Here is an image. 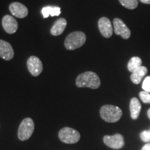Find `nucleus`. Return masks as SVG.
I'll return each instance as SVG.
<instances>
[{
    "mask_svg": "<svg viewBox=\"0 0 150 150\" xmlns=\"http://www.w3.org/2000/svg\"><path fill=\"white\" fill-rule=\"evenodd\" d=\"M76 85L78 88H89L97 89L101 85L100 79L96 73L87 71L79 75L76 79Z\"/></svg>",
    "mask_w": 150,
    "mask_h": 150,
    "instance_id": "f257e3e1",
    "label": "nucleus"
},
{
    "mask_svg": "<svg viewBox=\"0 0 150 150\" xmlns=\"http://www.w3.org/2000/svg\"><path fill=\"white\" fill-rule=\"evenodd\" d=\"M100 116L106 122H117L122 116V110L118 106L113 105H104L100 108Z\"/></svg>",
    "mask_w": 150,
    "mask_h": 150,
    "instance_id": "f03ea898",
    "label": "nucleus"
},
{
    "mask_svg": "<svg viewBox=\"0 0 150 150\" xmlns=\"http://www.w3.org/2000/svg\"><path fill=\"white\" fill-rule=\"evenodd\" d=\"M86 35L82 31H74L67 35L64 45L67 50H74L85 44Z\"/></svg>",
    "mask_w": 150,
    "mask_h": 150,
    "instance_id": "7ed1b4c3",
    "label": "nucleus"
},
{
    "mask_svg": "<svg viewBox=\"0 0 150 150\" xmlns=\"http://www.w3.org/2000/svg\"><path fill=\"white\" fill-rule=\"evenodd\" d=\"M34 122L30 117L24 118L18 129V138L22 141L29 140L34 131Z\"/></svg>",
    "mask_w": 150,
    "mask_h": 150,
    "instance_id": "20e7f679",
    "label": "nucleus"
},
{
    "mask_svg": "<svg viewBox=\"0 0 150 150\" xmlns=\"http://www.w3.org/2000/svg\"><path fill=\"white\" fill-rule=\"evenodd\" d=\"M59 138L64 143L75 144L80 140L79 132L70 127H63L59 132Z\"/></svg>",
    "mask_w": 150,
    "mask_h": 150,
    "instance_id": "39448f33",
    "label": "nucleus"
},
{
    "mask_svg": "<svg viewBox=\"0 0 150 150\" xmlns=\"http://www.w3.org/2000/svg\"><path fill=\"white\" fill-rule=\"evenodd\" d=\"M104 144L114 149H121L125 145V140L121 134H116L113 136H105L103 138Z\"/></svg>",
    "mask_w": 150,
    "mask_h": 150,
    "instance_id": "423d86ee",
    "label": "nucleus"
},
{
    "mask_svg": "<svg viewBox=\"0 0 150 150\" xmlns=\"http://www.w3.org/2000/svg\"><path fill=\"white\" fill-rule=\"evenodd\" d=\"M113 31L116 35H120L122 38L127 40L131 36V31L121 19L115 18L113 20Z\"/></svg>",
    "mask_w": 150,
    "mask_h": 150,
    "instance_id": "0eeeda50",
    "label": "nucleus"
},
{
    "mask_svg": "<svg viewBox=\"0 0 150 150\" xmlns=\"http://www.w3.org/2000/svg\"><path fill=\"white\" fill-rule=\"evenodd\" d=\"M27 68L32 76H38L42 72L43 65L38 58L35 56H31L27 60Z\"/></svg>",
    "mask_w": 150,
    "mask_h": 150,
    "instance_id": "6e6552de",
    "label": "nucleus"
},
{
    "mask_svg": "<svg viewBox=\"0 0 150 150\" xmlns=\"http://www.w3.org/2000/svg\"><path fill=\"white\" fill-rule=\"evenodd\" d=\"M98 28L101 34L104 38H108L112 36L113 33V27H112L111 22L106 17H102L98 21Z\"/></svg>",
    "mask_w": 150,
    "mask_h": 150,
    "instance_id": "1a4fd4ad",
    "label": "nucleus"
},
{
    "mask_svg": "<svg viewBox=\"0 0 150 150\" xmlns=\"http://www.w3.org/2000/svg\"><path fill=\"white\" fill-rule=\"evenodd\" d=\"M2 27L4 31L9 34H13L17 31L18 29V23L13 17L10 15H6L2 18Z\"/></svg>",
    "mask_w": 150,
    "mask_h": 150,
    "instance_id": "9d476101",
    "label": "nucleus"
},
{
    "mask_svg": "<svg viewBox=\"0 0 150 150\" xmlns=\"http://www.w3.org/2000/svg\"><path fill=\"white\" fill-rule=\"evenodd\" d=\"M9 10L13 16L18 18H24L28 16L29 11L24 4L20 2H13L9 5Z\"/></svg>",
    "mask_w": 150,
    "mask_h": 150,
    "instance_id": "9b49d317",
    "label": "nucleus"
},
{
    "mask_svg": "<svg viewBox=\"0 0 150 150\" xmlns=\"http://www.w3.org/2000/svg\"><path fill=\"white\" fill-rule=\"evenodd\" d=\"M14 56V51L10 43L0 40V57L5 61H11Z\"/></svg>",
    "mask_w": 150,
    "mask_h": 150,
    "instance_id": "f8f14e48",
    "label": "nucleus"
},
{
    "mask_svg": "<svg viewBox=\"0 0 150 150\" xmlns=\"http://www.w3.org/2000/svg\"><path fill=\"white\" fill-rule=\"evenodd\" d=\"M67 26V20L65 18H59L54 22L52 26L51 31V34L54 36H58L63 33Z\"/></svg>",
    "mask_w": 150,
    "mask_h": 150,
    "instance_id": "ddd939ff",
    "label": "nucleus"
},
{
    "mask_svg": "<svg viewBox=\"0 0 150 150\" xmlns=\"http://www.w3.org/2000/svg\"><path fill=\"white\" fill-rule=\"evenodd\" d=\"M129 109H130L131 117L133 120L138 119L139 117L140 110H141V104L140 101L136 97H133L131 99L129 104Z\"/></svg>",
    "mask_w": 150,
    "mask_h": 150,
    "instance_id": "4468645a",
    "label": "nucleus"
},
{
    "mask_svg": "<svg viewBox=\"0 0 150 150\" xmlns=\"http://www.w3.org/2000/svg\"><path fill=\"white\" fill-rule=\"evenodd\" d=\"M147 68L145 66H142L131 73V80L134 84H139L142 81V78L147 74Z\"/></svg>",
    "mask_w": 150,
    "mask_h": 150,
    "instance_id": "2eb2a0df",
    "label": "nucleus"
},
{
    "mask_svg": "<svg viewBox=\"0 0 150 150\" xmlns=\"http://www.w3.org/2000/svg\"><path fill=\"white\" fill-rule=\"evenodd\" d=\"M42 16L44 18H47L49 16H59L61 14V8L54 6H47L43 7L42 11Z\"/></svg>",
    "mask_w": 150,
    "mask_h": 150,
    "instance_id": "dca6fc26",
    "label": "nucleus"
},
{
    "mask_svg": "<svg viewBox=\"0 0 150 150\" xmlns=\"http://www.w3.org/2000/svg\"><path fill=\"white\" fill-rule=\"evenodd\" d=\"M142 60L140 57L138 56H134L131 59L129 60L128 62V64H127V68L129 72L132 73L134 72L135 70H136L137 69H138L139 67L142 66Z\"/></svg>",
    "mask_w": 150,
    "mask_h": 150,
    "instance_id": "f3484780",
    "label": "nucleus"
},
{
    "mask_svg": "<svg viewBox=\"0 0 150 150\" xmlns=\"http://www.w3.org/2000/svg\"><path fill=\"white\" fill-rule=\"evenodd\" d=\"M119 1L122 6L130 10H134L136 8L138 5V0H119Z\"/></svg>",
    "mask_w": 150,
    "mask_h": 150,
    "instance_id": "a211bd4d",
    "label": "nucleus"
},
{
    "mask_svg": "<svg viewBox=\"0 0 150 150\" xmlns=\"http://www.w3.org/2000/svg\"><path fill=\"white\" fill-rule=\"evenodd\" d=\"M140 99L145 104H150V93L145 91H141L139 93Z\"/></svg>",
    "mask_w": 150,
    "mask_h": 150,
    "instance_id": "6ab92c4d",
    "label": "nucleus"
},
{
    "mask_svg": "<svg viewBox=\"0 0 150 150\" xmlns=\"http://www.w3.org/2000/svg\"><path fill=\"white\" fill-rule=\"evenodd\" d=\"M142 88L143 89V91L150 93V76H146L142 81Z\"/></svg>",
    "mask_w": 150,
    "mask_h": 150,
    "instance_id": "aec40b11",
    "label": "nucleus"
},
{
    "mask_svg": "<svg viewBox=\"0 0 150 150\" xmlns=\"http://www.w3.org/2000/svg\"><path fill=\"white\" fill-rule=\"evenodd\" d=\"M140 138L143 142L149 143L150 142V131H143L140 135Z\"/></svg>",
    "mask_w": 150,
    "mask_h": 150,
    "instance_id": "412c9836",
    "label": "nucleus"
},
{
    "mask_svg": "<svg viewBox=\"0 0 150 150\" xmlns=\"http://www.w3.org/2000/svg\"><path fill=\"white\" fill-rule=\"evenodd\" d=\"M141 150H150V142L145 144V145L142 147Z\"/></svg>",
    "mask_w": 150,
    "mask_h": 150,
    "instance_id": "4be33fe9",
    "label": "nucleus"
},
{
    "mask_svg": "<svg viewBox=\"0 0 150 150\" xmlns=\"http://www.w3.org/2000/svg\"><path fill=\"white\" fill-rule=\"evenodd\" d=\"M140 1L145 4H150V0H140Z\"/></svg>",
    "mask_w": 150,
    "mask_h": 150,
    "instance_id": "5701e85b",
    "label": "nucleus"
},
{
    "mask_svg": "<svg viewBox=\"0 0 150 150\" xmlns=\"http://www.w3.org/2000/svg\"><path fill=\"white\" fill-rule=\"evenodd\" d=\"M147 116L148 117H149V119L150 120V108L147 110Z\"/></svg>",
    "mask_w": 150,
    "mask_h": 150,
    "instance_id": "b1692460",
    "label": "nucleus"
}]
</instances>
